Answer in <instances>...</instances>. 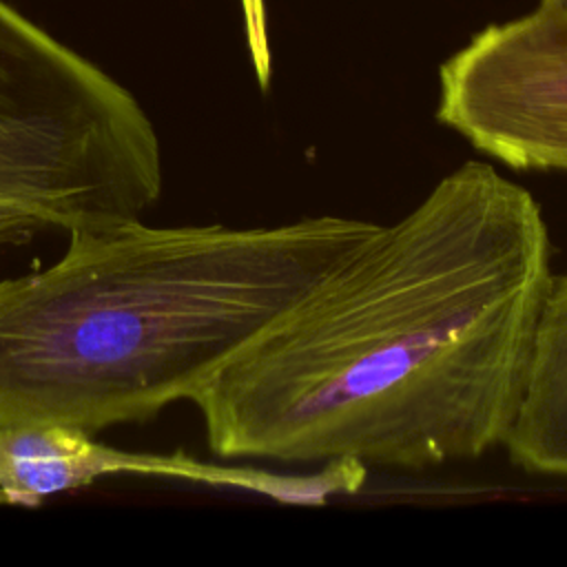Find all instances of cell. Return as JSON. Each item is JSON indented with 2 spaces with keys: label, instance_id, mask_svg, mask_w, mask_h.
Returning <instances> with one entry per match:
<instances>
[{
  "label": "cell",
  "instance_id": "6da1fadb",
  "mask_svg": "<svg viewBox=\"0 0 567 567\" xmlns=\"http://www.w3.org/2000/svg\"><path fill=\"white\" fill-rule=\"evenodd\" d=\"M551 272L538 199L494 162H461L190 399L210 452L427 470L503 447Z\"/></svg>",
  "mask_w": 567,
  "mask_h": 567
},
{
  "label": "cell",
  "instance_id": "7a4b0ae2",
  "mask_svg": "<svg viewBox=\"0 0 567 567\" xmlns=\"http://www.w3.org/2000/svg\"><path fill=\"white\" fill-rule=\"evenodd\" d=\"M374 226L326 213L69 233L49 266L0 277V423L97 434L190 401Z\"/></svg>",
  "mask_w": 567,
  "mask_h": 567
},
{
  "label": "cell",
  "instance_id": "3957f363",
  "mask_svg": "<svg viewBox=\"0 0 567 567\" xmlns=\"http://www.w3.org/2000/svg\"><path fill=\"white\" fill-rule=\"evenodd\" d=\"M162 188L137 97L0 0V213L69 235L144 217Z\"/></svg>",
  "mask_w": 567,
  "mask_h": 567
},
{
  "label": "cell",
  "instance_id": "277c9868",
  "mask_svg": "<svg viewBox=\"0 0 567 567\" xmlns=\"http://www.w3.org/2000/svg\"><path fill=\"white\" fill-rule=\"evenodd\" d=\"M434 115L492 162L567 175V4L478 31L441 64Z\"/></svg>",
  "mask_w": 567,
  "mask_h": 567
},
{
  "label": "cell",
  "instance_id": "5b68a950",
  "mask_svg": "<svg viewBox=\"0 0 567 567\" xmlns=\"http://www.w3.org/2000/svg\"><path fill=\"white\" fill-rule=\"evenodd\" d=\"M162 476L248 485V472L202 463L184 452H131L62 423H0V503L42 501L109 476Z\"/></svg>",
  "mask_w": 567,
  "mask_h": 567
},
{
  "label": "cell",
  "instance_id": "8992f818",
  "mask_svg": "<svg viewBox=\"0 0 567 567\" xmlns=\"http://www.w3.org/2000/svg\"><path fill=\"white\" fill-rule=\"evenodd\" d=\"M503 447L527 474L567 478V270L551 272L543 295L520 403Z\"/></svg>",
  "mask_w": 567,
  "mask_h": 567
},
{
  "label": "cell",
  "instance_id": "52a82bcc",
  "mask_svg": "<svg viewBox=\"0 0 567 567\" xmlns=\"http://www.w3.org/2000/svg\"><path fill=\"white\" fill-rule=\"evenodd\" d=\"M241 9H244L246 40L252 55V64L259 82L266 86L270 78V51H268V35H266L264 0H241Z\"/></svg>",
  "mask_w": 567,
  "mask_h": 567
},
{
  "label": "cell",
  "instance_id": "ba28073f",
  "mask_svg": "<svg viewBox=\"0 0 567 567\" xmlns=\"http://www.w3.org/2000/svg\"><path fill=\"white\" fill-rule=\"evenodd\" d=\"M42 233L44 228L24 215L0 213V250L24 246Z\"/></svg>",
  "mask_w": 567,
  "mask_h": 567
},
{
  "label": "cell",
  "instance_id": "9c48e42d",
  "mask_svg": "<svg viewBox=\"0 0 567 567\" xmlns=\"http://www.w3.org/2000/svg\"><path fill=\"white\" fill-rule=\"evenodd\" d=\"M554 2H563V4H567V0H554Z\"/></svg>",
  "mask_w": 567,
  "mask_h": 567
}]
</instances>
